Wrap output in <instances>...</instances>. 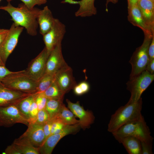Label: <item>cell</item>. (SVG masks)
<instances>
[{"label":"cell","mask_w":154,"mask_h":154,"mask_svg":"<svg viewBox=\"0 0 154 154\" xmlns=\"http://www.w3.org/2000/svg\"><path fill=\"white\" fill-rule=\"evenodd\" d=\"M14 0H7V2H10ZM29 8L32 9L36 5H40L45 4L47 0H20Z\"/></svg>","instance_id":"obj_31"},{"label":"cell","mask_w":154,"mask_h":154,"mask_svg":"<svg viewBox=\"0 0 154 154\" xmlns=\"http://www.w3.org/2000/svg\"><path fill=\"white\" fill-rule=\"evenodd\" d=\"M50 119L49 116L45 109L39 110L35 123L43 125Z\"/></svg>","instance_id":"obj_29"},{"label":"cell","mask_w":154,"mask_h":154,"mask_svg":"<svg viewBox=\"0 0 154 154\" xmlns=\"http://www.w3.org/2000/svg\"><path fill=\"white\" fill-rule=\"evenodd\" d=\"M35 99L39 110L45 109L48 98L43 92L35 93Z\"/></svg>","instance_id":"obj_30"},{"label":"cell","mask_w":154,"mask_h":154,"mask_svg":"<svg viewBox=\"0 0 154 154\" xmlns=\"http://www.w3.org/2000/svg\"><path fill=\"white\" fill-rule=\"evenodd\" d=\"M118 1V0H106V11L107 12L108 11V5L109 3H113L116 4Z\"/></svg>","instance_id":"obj_42"},{"label":"cell","mask_w":154,"mask_h":154,"mask_svg":"<svg viewBox=\"0 0 154 154\" xmlns=\"http://www.w3.org/2000/svg\"><path fill=\"white\" fill-rule=\"evenodd\" d=\"M25 70L15 72L0 81L5 86L10 89L26 93H36L37 82L25 73Z\"/></svg>","instance_id":"obj_4"},{"label":"cell","mask_w":154,"mask_h":154,"mask_svg":"<svg viewBox=\"0 0 154 154\" xmlns=\"http://www.w3.org/2000/svg\"><path fill=\"white\" fill-rule=\"evenodd\" d=\"M153 142L141 141V154H153Z\"/></svg>","instance_id":"obj_32"},{"label":"cell","mask_w":154,"mask_h":154,"mask_svg":"<svg viewBox=\"0 0 154 154\" xmlns=\"http://www.w3.org/2000/svg\"><path fill=\"white\" fill-rule=\"evenodd\" d=\"M5 64L3 62L0 56V66H5Z\"/></svg>","instance_id":"obj_43"},{"label":"cell","mask_w":154,"mask_h":154,"mask_svg":"<svg viewBox=\"0 0 154 154\" xmlns=\"http://www.w3.org/2000/svg\"><path fill=\"white\" fill-rule=\"evenodd\" d=\"M95 0H81L76 1L74 0H64L62 3L70 4H78L79 5L78 9L75 13L76 17H86L95 15L97 13L96 7L94 5Z\"/></svg>","instance_id":"obj_18"},{"label":"cell","mask_w":154,"mask_h":154,"mask_svg":"<svg viewBox=\"0 0 154 154\" xmlns=\"http://www.w3.org/2000/svg\"><path fill=\"white\" fill-rule=\"evenodd\" d=\"M82 89L84 94L88 92L90 89V86L88 82L83 81L78 84Z\"/></svg>","instance_id":"obj_37"},{"label":"cell","mask_w":154,"mask_h":154,"mask_svg":"<svg viewBox=\"0 0 154 154\" xmlns=\"http://www.w3.org/2000/svg\"><path fill=\"white\" fill-rule=\"evenodd\" d=\"M54 80V75L45 74L37 82L36 93L43 92Z\"/></svg>","instance_id":"obj_26"},{"label":"cell","mask_w":154,"mask_h":154,"mask_svg":"<svg viewBox=\"0 0 154 154\" xmlns=\"http://www.w3.org/2000/svg\"><path fill=\"white\" fill-rule=\"evenodd\" d=\"M35 93L23 98L17 104L21 113L28 120L29 118V108Z\"/></svg>","instance_id":"obj_27"},{"label":"cell","mask_w":154,"mask_h":154,"mask_svg":"<svg viewBox=\"0 0 154 154\" xmlns=\"http://www.w3.org/2000/svg\"><path fill=\"white\" fill-rule=\"evenodd\" d=\"M150 0L151 1H153V2H154V0Z\"/></svg>","instance_id":"obj_44"},{"label":"cell","mask_w":154,"mask_h":154,"mask_svg":"<svg viewBox=\"0 0 154 154\" xmlns=\"http://www.w3.org/2000/svg\"><path fill=\"white\" fill-rule=\"evenodd\" d=\"M66 32L65 25L55 18L51 29L43 36L45 47L49 53L59 42H62Z\"/></svg>","instance_id":"obj_10"},{"label":"cell","mask_w":154,"mask_h":154,"mask_svg":"<svg viewBox=\"0 0 154 154\" xmlns=\"http://www.w3.org/2000/svg\"><path fill=\"white\" fill-rule=\"evenodd\" d=\"M54 76L55 81L65 94L77 84L73 75L72 70L68 65L58 70Z\"/></svg>","instance_id":"obj_14"},{"label":"cell","mask_w":154,"mask_h":154,"mask_svg":"<svg viewBox=\"0 0 154 154\" xmlns=\"http://www.w3.org/2000/svg\"><path fill=\"white\" fill-rule=\"evenodd\" d=\"M48 98L63 99L65 93L61 90L55 79L51 85L43 92Z\"/></svg>","instance_id":"obj_25"},{"label":"cell","mask_w":154,"mask_h":154,"mask_svg":"<svg viewBox=\"0 0 154 154\" xmlns=\"http://www.w3.org/2000/svg\"><path fill=\"white\" fill-rule=\"evenodd\" d=\"M1 0H0V1H1Z\"/></svg>","instance_id":"obj_45"},{"label":"cell","mask_w":154,"mask_h":154,"mask_svg":"<svg viewBox=\"0 0 154 154\" xmlns=\"http://www.w3.org/2000/svg\"><path fill=\"white\" fill-rule=\"evenodd\" d=\"M73 89L74 93L77 95H81L84 94L82 89L78 84H77Z\"/></svg>","instance_id":"obj_40"},{"label":"cell","mask_w":154,"mask_h":154,"mask_svg":"<svg viewBox=\"0 0 154 154\" xmlns=\"http://www.w3.org/2000/svg\"><path fill=\"white\" fill-rule=\"evenodd\" d=\"M154 80V74L145 70L134 77L129 79L126 83L127 89L131 93L128 101L136 102L141 98L143 92Z\"/></svg>","instance_id":"obj_6"},{"label":"cell","mask_w":154,"mask_h":154,"mask_svg":"<svg viewBox=\"0 0 154 154\" xmlns=\"http://www.w3.org/2000/svg\"><path fill=\"white\" fill-rule=\"evenodd\" d=\"M142 105L141 98L136 102L128 101L125 105L120 107L111 116L108 131L112 133L124 125L143 117L141 114Z\"/></svg>","instance_id":"obj_2"},{"label":"cell","mask_w":154,"mask_h":154,"mask_svg":"<svg viewBox=\"0 0 154 154\" xmlns=\"http://www.w3.org/2000/svg\"><path fill=\"white\" fill-rule=\"evenodd\" d=\"M145 70L152 74L154 73V59L149 60Z\"/></svg>","instance_id":"obj_38"},{"label":"cell","mask_w":154,"mask_h":154,"mask_svg":"<svg viewBox=\"0 0 154 154\" xmlns=\"http://www.w3.org/2000/svg\"><path fill=\"white\" fill-rule=\"evenodd\" d=\"M15 72L10 71L5 66H0V81L7 76Z\"/></svg>","instance_id":"obj_35"},{"label":"cell","mask_w":154,"mask_h":154,"mask_svg":"<svg viewBox=\"0 0 154 154\" xmlns=\"http://www.w3.org/2000/svg\"><path fill=\"white\" fill-rule=\"evenodd\" d=\"M32 94L10 89L0 82V107L17 104L23 99Z\"/></svg>","instance_id":"obj_15"},{"label":"cell","mask_w":154,"mask_h":154,"mask_svg":"<svg viewBox=\"0 0 154 154\" xmlns=\"http://www.w3.org/2000/svg\"><path fill=\"white\" fill-rule=\"evenodd\" d=\"M8 2L6 5L0 6V9L9 14L15 25L24 28L31 36H36L38 26L37 19L40 9L35 7L30 9L23 3L19 4L16 7L10 2Z\"/></svg>","instance_id":"obj_1"},{"label":"cell","mask_w":154,"mask_h":154,"mask_svg":"<svg viewBox=\"0 0 154 154\" xmlns=\"http://www.w3.org/2000/svg\"><path fill=\"white\" fill-rule=\"evenodd\" d=\"M122 144L129 154H141V141L137 138L129 136L115 137Z\"/></svg>","instance_id":"obj_21"},{"label":"cell","mask_w":154,"mask_h":154,"mask_svg":"<svg viewBox=\"0 0 154 154\" xmlns=\"http://www.w3.org/2000/svg\"><path fill=\"white\" fill-rule=\"evenodd\" d=\"M28 126L22 135L27 138L34 146L39 147L45 141L43 125L34 123H29Z\"/></svg>","instance_id":"obj_16"},{"label":"cell","mask_w":154,"mask_h":154,"mask_svg":"<svg viewBox=\"0 0 154 154\" xmlns=\"http://www.w3.org/2000/svg\"><path fill=\"white\" fill-rule=\"evenodd\" d=\"M23 28L16 26L13 23L5 38L0 45V56L5 64L9 56L17 46Z\"/></svg>","instance_id":"obj_7"},{"label":"cell","mask_w":154,"mask_h":154,"mask_svg":"<svg viewBox=\"0 0 154 154\" xmlns=\"http://www.w3.org/2000/svg\"><path fill=\"white\" fill-rule=\"evenodd\" d=\"M3 153L5 154H22L21 151L13 143L7 146Z\"/></svg>","instance_id":"obj_34"},{"label":"cell","mask_w":154,"mask_h":154,"mask_svg":"<svg viewBox=\"0 0 154 154\" xmlns=\"http://www.w3.org/2000/svg\"><path fill=\"white\" fill-rule=\"evenodd\" d=\"M59 119L66 125H74L79 123L73 113L63 103L57 115L54 118ZM53 119V118H52Z\"/></svg>","instance_id":"obj_23"},{"label":"cell","mask_w":154,"mask_h":154,"mask_svg":"<svg viewBox=\"0 0 154 154\" xmlns=\"http://www.w3.org/2000/svg\"><path fill=\"white\" fill-rule=\"evenodd\" d=\"M52 122V120L50 119L43 125V129L45 137L44 141L50 135L51 130Z\"/></svg>","instance_id":"obj_33"},{"label":"cell","mask_w":154,"mask_h":154,"mask_svg":"<svg viewBox=\"0 0 154 154\" xmlns=\"http://www.w3.org/2000/svg\"><path fill=\"white\" fill-rule=\"evenodd\" d=\"M137 5L146 25L154 33V2L149 0H141Z\"/></svg>","instance_id":"obj_19"},{"label":"cell","mask_w":154,"mask_h":154,"mask_svg":"<svg viewBox=\"0 0 154 154\" xmlns=\"http://www.w3.org/2000/svg\"><path fill=\"white\" fill-rule=\"evenodd\" d=\"M68 107L75 116L78 117L80 127L83 129L88 128L94 122L95 117L91 111L85 110L79 101L73 103L68 99L66 100Z\"/></svg>","instance_id":"obj_13"},{"label":"cell","mask_w":154,"mask_h":154,"mask_svg":"<svg viewBox=\"0 0 154 154\" xmlns=\"http://www.w3.org/2000/svg\"><path fill=\"white\" fill-rule=\"evenodd\" d=\"M9 29L0 28V45L5 38L8 31Z\"/></svg>","instance_id":"obj_39"},{"label":"cell","mask_w":154,"mask_h":154,"mask_svg":"<svg viewBox=\"0 0 154 154\" xmlns=\"http://www.w3.org/2000/svg\"><path fill=\"white\" fill-rule=\"evenodd\" d=\"M44 47L29 63L25 73L33 80L38 81L45 74L47 60L49 54Z\"/></svg>","instance_id":"obj_9"},{"label":"cell","mask_w":154,"mask_h":154,"mask_svg":"<svg viewBox=\"0 0 154 154\" xmlns=\"http://www.w3.org/2000/svg\"><path fill=\"white\" fill-rule=\"evenodd\" d=\"M50 9L47 6L39 11L37 21L40 33L42 36L47 33L52 28L54 20Z\"/></svg>","instance_id":"obj_20"},{"label":"cell","mask_w":154,"mask_h":154,"mask_svg":"<svg viewBox=\"0 0 154 154\" xmlns=\"http://www.w3.org/2000/svg\"><path fill=\"white\" fill-rule=\"evenodd\" d=\"M112 133L114 137L131 136L140 141L153 142V139L144 117L124 125Z\"/></svg>","instance_id":"obj_3"},{"label":"cell","mask_w":154,"mask_h":154,"mask_svg":"<svg viewBox=\"0 0 154 154\" xmlns=\"http://www.w3.org/2000/svg\"><path fill=\"white\" fill-rule=\"evenodd\" d=\"M63 99L48 98L45 109L50 119L54 117L58 114L63 103Z\"/></svg>","instance_id":"obj_24"},{"label":"cell","mask_w":154,"mask_h":154,"mask_svg":"<svg viewBox=\"0 0 154 154\" xmlns=\"http://www.w3.org/2000/svg\"><path fill=\"white\" fill-rule=\"evenodd\" d=\"M154 35H144V39L142 44L136 49L131 58L129 62L131 65L132 69L129 79L145 70L149 60L148 48Z\"/></svg>","instance_id":"obj_5"},{"label":"cell","mask_w":154,"mask_h":154,"mask_svg":"<svg viewBox=\"0 0 154 154\" xmlns=\"http://www.w3.org/2000/svg\"><path fill=\"white\" fill-rule=\"evenodd\" d=\"M141 0H127L128 7L132 5L137 4L138 2Z\"/></svg>","instance_id":"obj_41"},{"label":"cell","mask_w":154,"mask_h":154,"mask_svg":"<svg viewBox=\"0 0 154 154\" xmlns=\"http://www.w3.org/2000/svg\"><path fill=\"white\" fill-rule=\"evenodd\" d=\"M17 104L0 107V126L9 127L17 123L28 126L29 121L21 113Z\"/></svg>","instance_id":"obj_8"},{"label":"cell","mask_w":154,"mask_h":154,"mask_svg":"<svg viewBox=\"0 0 154 154\" xmlns=\"http://www.w3.org/2000/svg\"><path fill=\"white\" fill-rule=\"evenodd\" d=\"M148 54L149 60L154 59V35L149 47Z\"/></svg>","instance_id":"obj_36"},{"label":"cell","mask_w":154,"mask_h":154,"mask_svg":"<svg viewBox=\"0 0 154 154\" xmlns=\"http://www.w3.org/2000/svg\"><path fill=\"white\" fill-rule=\"evenodd\" d=\"M13 143L22 154H40L39 147L33 146L27 138L22 135L15 139Z\"/></svg>","instance_id":"obj_22"},{"label":"cell","mask_w":154,"mask_h":154,"mask_svg":"<svg viewBox=\"0 0 154 154\" xmlns=\"http://www.w3.org/2000/svg\"><path fill=\"white\" fill-rule=\"evenodd\" d=\"M80 127L79 123L66 125L60 133L50 135L39 147L40 153L51 154L57 144L62 138L68 135L75 132Z\"/></svg>","instance_id":"obj_11"},{"label":"cell","mask_w":154,"mask_h":154,"mask_svg":"<svg viewBox=\"0 0 154 154\" xmlns=\"http://www.w3.org/2000/svg\"><path fill=\"white\" fill-rule=\"evenodd\" d=\"M35 94L32 101L29 110V118L28 120L29 123H35L39 111L35 99Z\"/></svg>","instance_id":"obj_28"},{"label":"cell","mask_w":154,"mask_h":154,"mask_svg":"<svg viewBox=\"0 0 154 154\" xmlns=\"http://www.w3.org/2000/svg\"><path fill=\"white\" fill-rule=\"evenodd\" d=\"M61 42H59L50 52L46 61L45 74L54 75L68 65L62 55Z\"/></svg>","instance_id":"obj_12"},{"label":"cell","mask_w":154,"mask_h":154,"mask_svg":"<svg viewBox=\"0 0 154 154\" xmlns=\"http://www.w3.org/2000/svg\"><path fill=\"white\" fill-rule=\"evenodd\" d=\"M128 20L134 26L141 29L144 35H152L154 34L146 25L141 15L137 4L128 7Z\"/></svg>","instance_id":"obj_17"}]
</instances>
